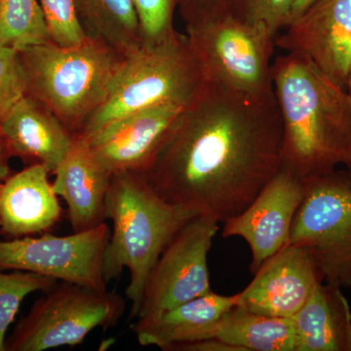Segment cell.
Returning <instances> with one entry per match:
<instances>
[{"label":"cell","instance_id":"obj_1","mask_svg":"<svg viewBox=\"0 0 351 351\" xmlns=\"http://www.w3.org/2000/svg\"><path fill=\"white\" fill-rule=\"evenodd\" d=\"M281 157L274 90L250 95L207 82L143 175L162 199L223 223L255 199Z\"/></svg>","mask_w":351,"mask_h":351},{"label":"cell","instance_id":"obj_2","mask_svg":"<svg viewBox=\"0 0 351 351\" xmlns=\"http://www.w3.org/2000/svg\"><path fill=\"white\" fill-rule=\"evenodd\" d=\"M282 121V164L302 179L351 167V95L306 58L293 53L272 64Z\"/></svg>","mask_w":351,"mask_h":351},{"label":"cell","instance_id":"obj_3","mask_svg":"<svg viewBox=\"0 0 351 351\" xmlns=\"http://www.w3.org/2000/svg\"><path fill=\"white\" fill-rule=\"evenodd\" d=\"M198 215L162 199L142 173L110 176L106 217L113 226L104 257V276L108 283L128 270L129 319L137 318L145 283L166 245Z\"/></svg>","mask_w":351,"mask_h":351},{"label":"cell","instance_id":"obj_4","mask_svg":"<svg viewBox=\"0 0 351 351\" xmlns=\"http://www.w3.org/2000/svg\"><path fill=\"white\" fill-rule=\"evenodd\" d=\"M207 80L186 34L143 41L124 55L106 101L80 135L90 137L122 117L162 105L189 106Z\"/></svg>","mask_w":351,"mask_h":351},{"label":"cell","instance_id":"obj_5","mask_svg":"<svg viewBox=\"0 0 351 351\" xmlns=\"http://www.w3.org/2000/svg\"><path fill=\"white\" fill-rule=\"evenodd\" d=\"M27 96L49 110L73 135L103 105L124 55L100 39L71 47L52 41L20 51Z\"/></svg>","mask_w":351,"mask_h":351},{"label":"cell","instance_id":"obj_6","mask_svg":"<svg viewBox=\"0 0 351 351\" xmlns=\"http://www.w3.org/2000/svg\"><path fill=\"white\" fill-rule=\"evenodd\" d=\"M186 36L208 82L250 95L274 92L276 36L230 10L186 23Z\"/></svg>","mask_w":351,"mask_h":351},{"label":"cell","instance_id":"obj_7","mask_svg":"<svg viewBox=\"0 0 351 351\" xmlns=\"http://www.w3.org/2000/svg\"><path fill=\"white\" fill-rule=\"evenodd\" d=\"M124 311L125 301L117 293L56 283L18 323L6 343V350L75 346L97 328L115 326Z\"/></svg>","mask_w":351,"mask_h":351},{"label":"cell","instance_id":"obj_8","mask_svg":"<svg viewBox=\"0 0 351 351\" xmlns=\"http://www.w3.org/2000/svg\"><path fill=\"white\" fill-rule=\"evenodd\" d=\"M290 243L304 247L323 281L351 288V182L332 171L306 180V193L293 221Z\"/></svg>","mask_w":351,"mask_h":351},{"label":"cell","instance_id":"obj_9","mask_svg":"<svg viewBox=\"0 0 351 351\" xmlns=\"http://www.w3.org/2000/svg\"><path fill=\"white\" fill-rule=\"evenodd\" d=\"M219 223L213 217L198 215L176 233L149 274L138 319L156 317L211 292L208 254Z\"/></svg>","mask_w":351,"mask_h":351},{"label":"cell","instance_id":"obj_10","mask_svg":"<svg viewBox=\"0 0 351 351\" xmlns=\"http://www.w3.org/2000/svg\"><path fill=\"white\" fill-rule=\"evenodd\" d=\"M107 223L68 237L44 234L0 240V270L34 272L61 282L107 291L104 257L110 237Z\"/></svg>","mask_w":351,"mask_h":351},{"label":"cell","instance_id":"obj_11","mask_svg":"<svg viewBox=\"0 0 351 351\" xmlns=\"http://www.w3.org/2000/svg\"><path fill=\"white\" fill-rule=\"evenodd\" d=\"M304 193L306 180L281 167L243 211L223 221V237H240L250 247L252 274L290 243Z\"/></svg>","mask_w":351,"mask_h":351},{"label":"cell","instance_id":"obj_12","mask_svg":"<svg viewBox=\"0 0 351 351\" xmlns=\"http://www.w3.org/2000/svg\"><path fill=\"white\" fill-rule=\"evenodd\" d=\"M276 36V47L311 62L348 89L351 69V0H315Z\"/></svg>","mask_w":351,"mask_h":351},{"label":"cell","instance_id":"obj_13","mask_svg":"<svg viewBox=\"0 0 351 351\" xmlns=\"http://www.w3.org/2000/svg\"><path fill=\"white\" fill-rule=\"evenodd\" d=\"M186 107L162 105L140 110L84 138L95 158L108 175L121 172L143 174Z\"/></svg>","mask_w":351,"mask_h":351},{"label":"cell","instance_id":"obj_14","mask_svg":"<svg viewBox=\"0 0 351 351\" xmlns=\"http://www.w3.org/2000/svg\"><path fill=\"white\" fill-rule=\"evenodd\" d=\"M237 294L235 306L250 313L293 318L324 282L317 265L304 247L289 243L258 267Z\"/></svg>","mask_w":351,"mask_h":351},{"label":"cell","instance_id":"obj_15","mask_svg":"<svg viewBox=\"0 0 351 351\" xmlns=\"http://www.w3.org/2000/svg\"><path fill=\"white\" fill-rule=\"evenodd\" d=\"M0 132L9 157L41 164L54 173L73 142V135L39 101L21 99L0 121Z\"/></svg>","mask_w":351,"mask_h":351},{"label":"cell","instance_id":"obj_16","mask_svg":"<svg viewBox=\"0 0 351 351\" xmlns=\"http://www.w3.org/2000/svg\"><path fill=\"white\" fill-rule=\"evenodd\" d=\"M53 174V189L66 202L73 232L105 223L110 176L95 158L86 138L73 135L71 149Z\"/></svg>","mask_w":351,"mask_h":351},{"label":"cell","instance_id":"obj_17","mask_svg":"<svg viewBox=\"0 0 351 351\" xmlns=\"http://www.w3.org/2000/svg\"><path fill=\"white\" fill-rule=\"evenodd\" d=\"M49 171L32 164L1 182L0 230L13 237L36 234L53 228L62 209L49 182Z\"/></svg>","mask_w":351,"mask_h":351},{"label":"cell","instance_id":"obj_18","mask_svg":"<svg viewBox=\"0 0 351 351\" xmlns=\"http://www.w3.org/2000/svg\"><path fill=\"white\" fill-rule=\"evenodd\" d=\"M235 304L237 295H223L211 291L156 317L138 319L130 329L141 346L167 351L176 343L210 339L216 323Z\"/></svg>","mask_w":351,"mask_h":351},{"label":"cell","instance_id":"obj_19","mask_svg":"<svg viewBox=\"0 0 351 351\" xmlns=\"http://www.w3.org/2000/svg\"><path fill=\"white\" fill-rule=\"evenodd\" d=\"M292 320L298 351H351V308L339 286L320 283Z\"/></svg>","mask_w":351,"mask_h":351},{"label":"cell","instance_id":"obj_20","mask_svg":"<svg viewBox=\"0 0 351 351\" xmlns=\"http://www.w3.org/2000/svg\"><path fill=\"white\" fill-rule=\"evenodd\" d=\"M210 339L239 351H298L292 318L274 317L234 306L215 325Z\"/></svg>","mask_w":351,"mask_h":351},{"label":"cell","instance_id":"obj_21","mask_svg":"<svg viewBox=\"0 0 351 351\" xmlns=\"http://www.w3.org/2000/svg\"><path fill=\"white\" fill-rule=\"evenodd\" d=\"M87 36L100 39L122 55L143 43L133 0H73Z\"/></svg>","mask_w":351,"mask_h":351},{"label":"cell","instance_id":"obj_22","mask_svg":"<svg viewBox=\"0 0 351 351\" xmlns=\"http://www.w3.org/2000/svg\"><path fill=\"white\" fill-rule=\"evenodd\" d=\"M50 41L38 0H0V46L20 52Z\"/></svg>","mask_w":351,"mask_h":351},{"label":"cell","instance_id":"obj_23","mask_svg":"<svg viewBox=\"0 0 351 351\" xmlns=\"http://www.w3.org/2000/svg\"><path fill=\"white\" fill-rule=\"evenodd\" d=\"M56 283L34 272L15 270L4 274L0 270V351L6 350V332L25 297L38 291L47 292Z\"/></svg>","mask_w":351,"mask_h":351},{"label":"cell","instance_id":"obj_24","mask_svg":"<svg viewBox=\"0 0 351 351\" xmlns=\"http://www.w3.org/2000/svg\"><path fill=\"white\" fill-rule=\"evenodd\" d=\"M52 43L71 47L88 38L83 29L73 0H38Z\"/></svg>","mask_w":351,"mask_h":351},{"label":"cell","instance_id":"obj_25","mask_svg":"<svg viewBox=\"0 0 351 351\" xmlns=\"http://www.w3.org/2000/svg\"><path fill=\"white\" fill-rule=\"evenodd\" d=\"M294 3L295 0H239L228 10L241 19L265 25L277 36L292 22Z\"/></svg>","mask_w":351,"mask_h":351},{"label":"cell","instance_id":"obj_26","mask_svg":"<svg viewBox=\"0 0 351 351\" xmlns=\"http://www.w3.org/2000/svg\"><path fill=\"white\" fill-rule=\"evenodd\" d=\"M180 0H133L143 41H156L175 31L174 12Z\"/></svg>","mask_w":351,"mask_h":351},{"label":"cell","instance_id":"obj_27","mask_svg":"<svg viewBox=\"0 0 351 351\" xmlns=\"http://www.w3.org/2000/svg\"><path fill=\"white\" fill-rule=\"evenodd\" d=\"M27 96V85L19 51L0 46V121Z\"/></svg>","mask_w":351,"mask_h":351},{"label":"cell","instance_id":"obj_28","mask_svg":"<svg viewBox=\"0 0 351 351\" xmlns=\"http://www.w3.org/2000/svg\"><path fill=\"white\" fill-rule=\"evenodd\" d=\"M184 8L186 23L193 22L228 10L226 0H189Z\"/></svg>","mask_w":351,"mask_h":351},{"label":"cell","instance_id":"obj_29","mask_svg":"<svg viewBox=\"0 0 351 351\" xmlns=\"http://www.w3.org/2000/svg\"><path fill=\"white\" fill-rule=\"evenodd\" d=\"M9 158L10 157L7 154L1 132H0V182L5 181L7 178L10 176V168H9L8 164Z\"/></svg>","mask_w":351,"mask_h":351},{"label":"cell","instance_id":"obj_30","mask_svg":"<svg viewBox=\"0 0 351 351\" xmlns=\"http://www.w3.org/2000/svg\"><path fill=\"white\" fill-rule=\"evenodd\" d=\"M314 1H315V0H295L294 7H293L292 21H294L295 18L302 15V14L304 13Z\"/></svg>","mask_w":351,"mask_h":351},{"label":"cell","instance_id":"obj_31","mask_svg":"<svg viewBox=\"0 0 351 351\" xmlns=\"http://www.w3.org/2000/svg\"><path fill=\"white\" fill-rule=\"evenodd\" d=\"M348 92H350V93L351 95V69H350V80H348Z\"/></svg>","mask_w":351,"mask_h":351},{"label":"cell","instance_id":"obj_32","mask_svg":"<svg viewBox=\"0 0 351 351\" xmlns=\"http://www.w3.org/2000/svg\"><path fill=\"white\" fill-rule=\"evenodd\" d=\"M346 173H348V178H350L351 182V167L348 168V169L346 170Z\"/></svg>","mask_w":351,"mask_h":351},{"label":"cell","instance_id":"obj_33","mask_svg":"<svg viewBox=\"0 0 351 351\" xmlns=\"http://www.w3.org/2000/svg\"><path fill=\"white\" fill-rule=\"evenodd\" d=\"M1 182H0V186H1Z\"/></svg>","mask_w":351,"mask_h":351}]
</instances>
